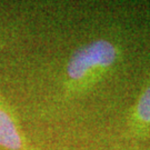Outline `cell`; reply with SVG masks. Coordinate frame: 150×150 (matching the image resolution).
Returning <instances> with one entry per match:
<instances>
[{"instance_id":"obj_1","label":"cell","mask_w":150,"mask_h":150,"mask_svg":"<svg viewBox=\"0 0 150 150\" xmlns=\"http://www.w3.org/2000/svg\"><path fill=\"white\" fill-rule=\"evenodd\" d=\"M119 56V48L107 39H97L77 49L66 64L64 99H71L90 90L112 69Z\"/></svg>"},{"instance_id":"obj_2","label":"cell","mask_w":150,"mask_h":150,"mask_svg":"<svg viewBox=\"0 0 150 150\" xmlns=\"http://www.w3.org/2000/svg\"><path fill=\"white\" fill-rule=\"evenodd\" d=\"M0 147L6 150H31L16 111L0 92Z\"/></svg>"},{"instance_id":"obj_3","label":"cell","mask_w":150,"mask_h":150,"mask_svg":"<svg viewBox=\"0 0 150 150\" xmlns=\"http://www.w3.org/2000/svg\"><path fill=\"white\" fill-rule=\"evenodd\" d=\"M127 127L132 138L141 139L150 134V80L144 87L129 113Z\"/></svg>"}]
</instances>
